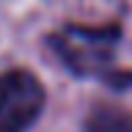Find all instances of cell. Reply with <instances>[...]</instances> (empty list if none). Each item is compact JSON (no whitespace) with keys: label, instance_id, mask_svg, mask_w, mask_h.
Instances as JSON below:
<instances>
[{"label":"cell","instance_id":"cell-1","mask_svg":"<svg viewBox=\"0 0 132 132\" xmlns=\"http://www.w3.org/2000/svg\"><path fill=\"white\" fill-rule=\"evenodd\" d=\"M44 107V88L28 69L0 74V132H28Z\"/></svg>","mask_w":132,"mask_h":132},{"label":"cell","instance_id":"cell-3","mask_svg":"<svg viewBox=\"0 0 132 132\" xmlns=\"http://www.w3.org/2000/svg\"><path fill=\"white\" fill-rule=\"evenodd\" d=\"M85 132H132V116L121 107L99 105L85 118Z\"/></svg>","mask_w":132,"mask_h":132},{"label":"cell","instance_id":"cell-2","mask_svg":"<svg viewBox=\"0 0 132 132\" xmlns=\"http://www.w3.org/2000/svg\"><path fill=\"white\" fill-rule=\"evenodd\" d=\"M116 36V28H66L63 33L50 36V41L74 74H96L110 63Z\"/></svg>","mask_w":132,"mask_h":132}]
</instances>
